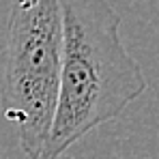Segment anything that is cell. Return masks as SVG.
<instances>
[{
    "instance_id": "obj_1",
    "label": "cell",
    "mask_w": 159,
    "mask_h": 159,
    "mask_svg": "<svg viewBox=\"0 0 159 159\" xmlns=\"http://www.w3.org/2000/svg\"><path fill=\"white\" fill-rule=\"evenodd\" d=\"M62 52L52 127L41 159L62 157L73 144L118 118L148 80L120 37V15L106 0H60Z\"/></svg>"
},
{
    "instance_id": "obj_2",
    "label": "cell",
    "mask_w": 159,
    "mask_h": 159,
    "mask_svg": "<svg viewBox=\"0 0 159 159\" xmlns=\"http://www.w3.org/2000/svg\"><path fill=\"white\" fill-rule=\"evenodd\" d=\"M62 52L60 0H13L0 106L28 159H41L52 127Z\"/></svg>"
}]
</instances>
